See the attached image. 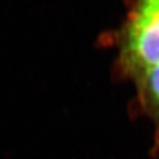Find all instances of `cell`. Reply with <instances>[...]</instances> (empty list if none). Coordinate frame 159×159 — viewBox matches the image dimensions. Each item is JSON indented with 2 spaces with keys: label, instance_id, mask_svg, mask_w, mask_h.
<instances>
[{
  "label": "cell",
  "instance_id": "6da1fadb",
  "mask_svg": "<svg viewBox=\"0 0 159 159\" xmlns=\"http://www.w3.org/2000/svg\"><path fill=\"white\" fill-rule=\"evenodd\" d=\"M119 65L134 79L159 65V0H134L118 35Z\"/></svg>",
  "mask_w": 159,
  "mask_h": 159
},
{
  "label": "cell",
  "instance_id": "7a4b0ae2",
  "mask_svg": "<svg viewBox=\"0 0 159 159\" xmlns=\"http://www.w3.org/2000/svg\"><path fill=\"white\" fill-rule=\"evenodd\" d=\"M135 80L147 104L159 115V65L149 69Z\"/></svg>",
  "mask_w": 159,
  "mask_h": 159
}]
</instances>
